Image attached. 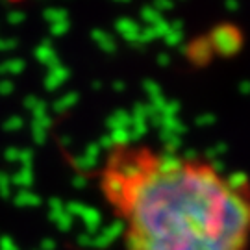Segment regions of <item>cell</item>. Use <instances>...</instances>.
Segmentation results:
<instances>
[{"label": "cell", "instance_id": "6da1fadb", "mask_svg": "<svg viewBox=\"0 0 250 250\" xmlns=\"http://www.w3.org/2000/svg\"><path fill=\"white\" fill-rule=\"evenodd\" d=\"M97 188L125 250H250V178L145 141H117Z\"/></svg>", "mask_w": 250, "mask_h": 250}]
</instances>
